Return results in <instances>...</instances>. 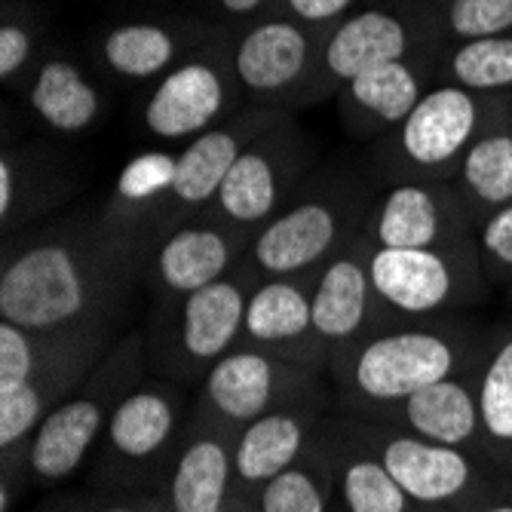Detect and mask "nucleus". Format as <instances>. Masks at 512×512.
<instances>
[{"label": "nucleus", "mask_w": 512, "mask_h": 512, "mask_svg": "<svg viewBox=\"0 0 512 512\" xmlns=\"http://www.w3.org/2000/svg\"><path fill=\"white\" fill-rule=\"evenodd\" d=\"M151 249L105 218L89 230H53L7 243L0 319L28 332H111Z\"/></svg>", "instance_id": "obj_1"}, {"label": "nucleus", "mask_w": 512, "mask_h": 512, "mask_svg": "<svg viewBox=\"0 0 512 512\" xmlns=\"http://www.w3.org/2000/svg\"><path fill=\"white\" fill-rule=\"evenodd\" d=\"M482 335L457 316L396 319L335 353L329 371L350 417L378 424L424 387L467 375Z\"/></svg>", "instance_id": "obj_2"}, {"label": "nucleus", "mask_w": 512, "mask_h": 512, "mask_svg": "<svg viewBox=\"0 0 512 512\" xmlns=\"http://www.w3.org/2000/svg\"><path fill=\"white\" fill-rule=\"evenodd\" d=\"M145 338L126 335L89 371V378L62 399L25 445V473L34 485H59L71 479L89 454H96L117 402L142 381Z\"/></svg>", "instance_id": "obj_3"}, {"label": "nucleus", "mask_w": 512, "mask_h": 512, "mask_svg": "<svg viewBox=\"0 0 512 512\" xmlns=\"http://www.w3.org/2000/svg\"><path fill=\"white\" fill-rule=\"evenodd\" d=\"M194 408L175 384L138 381L114 408L96 448V479L105 488L142 494L163 488Z\"/></svg>", "instance_id": "obj_4"}, {"label": "nucleus", "mask_w": 512, "mask_h": 512, "mask_svg": "<svg viewBox=\"0 0 512 512\" xmlns=\"http://www.w3.org/2000/svg\"><path fill=\"white\" fill-rule=\"evenodd\" d=\"M258 283L243 261L218 283L163 301L151 322V353L175 381H203L206 371L243 344L246 304Z\"/></svg>", "instance_id": "obj_5"}, {"label": "nucleus", "mask_w": 512, "mask_h": 512, "mask_svg": "<svg viewBox=\"0 0 512 512\" xmlns=\"http://www.w3.org/2000/svg\"><path fill=\"white\" fill-rule=\"evenodd\" d=\"M371 283L396 319H439L473 307L491 289L476 240L436 249H371Z\"/></svg>", "instance_id": "obj_6"}, {"label": "nucleus", "mask_w": 512, "mask_h": 512, "mask_svg": "<svg viewBox=\"0 0 512 512\" xmlns=\"http://www.w3.org/2000/svg\"><path fill=\"white\" fill-rule=\"evenodd\" d=\"M356 424L417 509L460 512L494 473L503 470L482 454L439 445L387 424H368V421H356Z\"/></svg>", "instance_id": "obj_7"}, {"label": "nucleus", "mask_w": 512, "mask_h": 512, "mask_svg": "<svg viewBox=\"0 0 512 512\" xmlns=\"http://www.w3.org/2000/svg\"><path fill=\"white\" fill-rule=\"evenodd\" d=\"M313 396H319L316 368L240 344L206 371L194 408L230 430H243L273 408Z\"/></svg>", "instance_id": "obj_8"}, {"label": "nucleus", "mask_w": 512, "mask_h": 512, "mask_svg": "<svg viewBox=\"0 0 512 512\" xmlns=\"http://www.w3.org/2000/svg\"><path fill=\"white\" fill-rule=\"evenodd\" d=\"M365 218V209L341 200L310 197L292 203L255 230L246 264L258 279L310 276L362 234Z\"/></svg>", "instance_id": "obj_9"}, {"label": "nucleus", "mask_w": 512, "mask_h": 512, "mask_svg": "<svg viewBox=\"0 0 512 512\" xmlns=\"http://www.w3.org/2000/svg\"><path fill=\"white\" fill-rule=\"evenodd\" d=\"M252 234L221 221L212 212L181 221L154 246L148 258V283L157 304L194 295L246 261Z\"/></svg>", "instance_id": "obj_10"}, {"label": "nucleus", "mask_w": 512, "mask_h": 512, "mask_svg": "<svg viewBox=\"0 0 512 512\" xmlns=\"http://www.w3.org/2000/svg\"><path fill=\"white\" fill-rule=\"evenodd\" d=\"M365 240L371 249H436L476 240V224L460 191L430 181H405L368 212Z\"/></svg>", "instance_id": "obj_11"}, {"label": "nucleus", "mask_w": 512, "mask_h": 512, "mask_svg": "<svg viewBox=\"0 0 512 512\" xmlns=\"http://www.w3.org/2000/svg\"><path fill=\"white\" fill-rule=\"evenodd\" d=\"M387 322L393 319L371 283V243L356 234L313 276V335L332 362L335 353Z\"/></svg>", "instance_id": "obj_12"}, {"label": "nucleus", "mask_w": 512, "mask_h": 512, "mask_svg": "<svg viewBox=\"0 0 512 512\" xmlns=\"http://www.w3.org/2000/svg\"><path fill=\"white\" fill-rule=\"evenodd\" d=\"M313 276L258 279L246 304L243 344L316 371L329 368V353L313 335Z\"/></svg>", "instance_id": "obj_13"}, {"label": "nucleus", "mask_w": 512, "mask_h": 512, "mask_svg": "<svg viewBox=\"0 0 512 512\" xmlns=\"http://www.w3.org/2000/svg\"><path fill=\"white\" fill-rule=\"evenodd\" d=\"M237 430L194 408L169 476L160 488L166 512H218L234 494Z\"/></svg>", "instance_id": "obj_14"}, {"label": "nucleus", "mask_w": 512, "mask_h": 512, "mask_svg": "<svg viewBox=\"0 0 512 512\" xmlns=\"http://www.w3.org/2000/svg\"><path fill=\"white\" fill-rule=\"evenodd\" d=\"M479 92L463 86H439L417 102L399 123V151L417 172H442L460 166L467 148L485 132Z\"/></svg>", "instance_id": "obj_15"}, {"label": "nucleus", "mask_w": 512, "mask_h": 512, "mask_svg": "<svg viewBox=\"0 0 512 512\" xmlns=\"http://www.w3.org/2000/svg\"><path fill=\"white\" fill-rule=\"evenodd\" d=\"M319 396L273 408L237 430L234 485L243 497H255L273 476L298 463L319 436Z\"/></svg>", "instance_id": "obj_16"}, {"label": "nucleus", "mask_w": 512, "mask_h": 512, "mask_svg": "<svg viewBox=\"0 0 512 512\" xmlns=\"http://www.w3.org/2000/svg\"><path fill=\"white\" fill-rule=\"evenodd\" d=\"M378 424L488 457L485 442H482V417H479V402H476L470 371L408 396Z\"/></svg>", "instance_id": "obj_17"}, {"label": "nucleus", "mask_w": 512, "mask_h": 512, "mask_svg": "<svg viewBox=\"0 0 512 512\" xmlns=\"http://www.w3.org/2000/svg\"><path fill=\"white\" fill-rule=\"evenodd\" d=\"M325 439L335 460L338 512H417L353 417L341 424H325Z\"/></svg>", "instance_id": "obj_18"}, {"label": "nucleus", "mask_w": 512, "mask_h": 512, "mask_svg": "<svg viewBox=\"0 0 512 512\" xmlns=\"http://www.w3.org/2000/svg\"><path fill=\"white\" fill-rule=\"evenodd\" d=\"M224 108V80L209 62H188L169 71L145 108V123L157 138L178 142L203 135Z\"/></svg>", "instance_id": "obj_19"}, {"label": "nucleus", "mask_w": 512, "mask_h": 512, "mask_svg": "<svg viewBox=\"0 0 512 512\" xmlns=\"http://www.w3.org/2000/svg\"><path fill=\"white\" fill-rule=\"evenodd\" d=\"M243 151L246 148L234 129H206L178 154L175 184L166 200L160 240L169 234V230H175L181 221L209 212L227 172L234 169V163L240 160Z\"/></svg>", "instance_id": "obj_20"}, {"label": "nucleus", "mask_w": 512, "mask_h": 512, "mask_svg": "<svg viewBox=\"0 0 512 512\" xmlns=\"http://www.w3.org/2000/svg\"><path fill=\"white\" fill-rule=\"evenodd\" d=\"M470 381L482 417V442L488 460L512 470V322L482 335Z\"/></svg>", "instance_id": "obj_21"}, {"label": "nucleus", "mask_w": 512, "mask_h": 512, "mask_svg": "<svg viewBox=\"0 0 512 512\" xmlns=\"http://www.w3.org/2000/svg\"><path fill=\"white\" fill-rule=\"evenodd\" d=\"M408 53V28L402 19L368 10L353 19H347L325 43V68L335 80L353 83L371 68H381L390 62H402Z\"/></svg>", "instance_id": "obj_22"}, {"label": "nucleus", "mask_w": 512, "mask_h": 512, "mask_svg": "<svg viewBox=\"0 0 512 512\" xmlns=\"http://www.w3.org/2000/svg\"><path fill=\"white\" fill-rule=\"evenodd\" d=\"M310 59V37L292 22H264L237 46V74L255 92L292 86Z\"/></svg>", "instance_id": "obj_23"}, {"label": "nucleus", "mask_w": 512, "mask_h": 512, "mask_svg": "<svg viewBox=\"0 0 512 512\" xmlns=\"http://www.w3.org/2000/svg\"><path fill=\"white\" fill-rule=\"evenodd\" d=\"M279 200H283V175H279L276 160L261 148H246L234 169L227 172L209 212L255 234L264 221L283 209Z\"/></svg>", "instance_id": "obj_24"}, {"label": "nucleus", "mask_w": 512, "mask_h": 512, "mask_svg": "<svg viewBox=\"0 0 512 512\" xmlns=\"http://www.w3.org/2000/svg\"><path fill=\"white\" fill-rule=\"evenodd\" d=\"M255 512H332L335 509V460L325 424L316 442L289 470L273 476L255 497H249Z\"/></svg>", "instance_id": "obj_25"}, {"label": "nucleus", "mask_w": 512, "mask_h": 512, "mask_svg": "<svg viewBox=\"0 0 512 512\" xmlns=\"http://www.w3.org/2000/svg\"><path fill=\"white\" fill-rule=\"evenodd\" d=\"M457 191L473 224L512 203V129H485L457 169Z\"/></svg>", "instance_id": "obj_26"}, {"label": "nucleus", "mask_w": 512, "mask_h": 512, "mask_svg": "<svg viewBox=\"0 0 512 512\" xmlns=\"http://www.w3.org/2000/svg\"><path fill=\"white\" fill-rule=\"evenodd\" d=\"M31 108L59 132H80L99 117V92L71 62H46L31 86Z\"/></svg>", "instance_id": "obj_27"}, {"label": "nucleus", "mask_w": 512, "mask_h": 512, "mask_svg": "<svg viewBox=\"0 0 512 512\" xmlns=\"http://www.w3.org/2000/svg\"><path fill=\"white\" fill-rule=\"evenodd\" d=\"M105 59L117 74L145 80L172 65L175 37L163 25H151V22L120 25L105 37Z\"/></svg>", "instance_id": "obj_28"}, {"label": "nucleus", "mask_w": 512, "mask_h": 512, "mask_svg": "<svg viewBox=\"0 0 512 512\" xmlns=\"http://www.w3.org/2000/svg\"><path fill=\"white\" fill-rule=\"evenodd\" d=\"M350 99L371 117L384 123H402L424 96L417 74L405 62H390L356 77L350 83Z\"/></svg>", "instance_id": "obj_29"}, {"label": "nucleus", "mask_w": 512, "mask_h": 512, "mask_svg": "<svg viewBox=\"0 0 512 512\" xmlns=\"http://www.w3.org/2000/svg\"><path fill=\"white\" fill-rule=\"evenodd\" d=\"M457 86L470 92H500L512 86V34L463 40L451 56Z\"/></svg>", "instance_id": "obj_30"}, {"label": "nucleus", "mask_w": 512, "mask_h": 512, "mask_svg": "<svg viewBox=\"0 0 512 512\" xmlns=\"http://www.w3.org/2000/svg\"><path fill=\"white\" fill-rule=\"evenodd\" d=\"M476 249L488 286L512 289V203L476 224Z\"/></svg>", "instance_id": "obj_31"}, {"label": "nucleus", "mask_w": 512, "mask_h": 512, "mask_svg": "<svg viewBox=\"0 0 512 512\" xmlns=\"http://www.w3.org/2000/svg\"><path fill=\"white\" fill-rule=\"evenodd\" d=\"M448 28L463 40L512 34V0H451Z\"/></svg>", "instance_id": "obj_32"}, {"label": "nucleus", "mask_w": 512, "mask_h": 512, "mask_svg": "<svg viewBox=\"0 0 512 512\" xmlns=\"http://www.w3.org/2000/svg\"><path fill=\"white\" fill-rule=\"evenodd\" d=\"M460 512H512V473H494Z\"/></svg>", "instance_id": "obj_33"}, {"label": "nucleus", "mask_w": 512, "mask_h": 512, "mask_svg": "<svg viewBox=\"0 0 512 512\" xmlns=\"http://www.w3.org/2000/svg\"><path fill=\"white\" fill-rule=\"evenodd\" d=\"M31 56V37L19 25H4L0 28V77L10 80L13 74L22 71V65Z\"/></svg>", "instance_id": "obj_34"}, {"label": "nucleus", "mask_w": 512, "mask_h": 512, "mask_svg": "<svg viewBox=\"0 0 512 512\" xmlns=\"http://www.w3.org/2000/svg\"><path fill=\"white\" fill-rule=\"evenodd\" d=\"M353 0H289V10L304 22H325L341 16Z\"/></svg>", "instance_id": "obj_35"}, {"label": "nucleus", "mask_w": 512, "mask_h": 512, "mask_svg": "<svg viewBox=\"0 0 512 512\" xmlns=\"http://www.w3.org/2000/svg\"><path fill=\"white\" fill-rule=\"evenodd\" d=\"M96 512H166L163 500L157 497H142V494H135L132 500H114L111 506H102Z\"/></svg>", "instance_id": "obj_36"}, {"label": "nucleus", "mask_w": 512, "mask_h": 512, "mask_svg": "<svg viewBox=\"0 0 512 512\" xmlns=\"http://www.w3.org/2000/svg\"><path fill=\"white\" fill-rule=\"evenodd\" d=\"M261 4H264V0H221V7H224L227 13H237V16L252 13V10H258Z\"/></svg>", "instance_id": "obj_37"}, {"label": "nucleus", "mask_w": 512, "mask_h": 512, "mask_svg": "<svg viewBox=\"0 0 512 512\" xmlns=\"http://www.w3.org/2000/svg\"><path fill=\"white\" fill-rule=\"evenodd\" d=\"M218 512H255V506H252L249 497H243V494L234 488V494H230V500H227Z\"/></svg>", "instance_id": "obj_38"}, {"label": "nucleus", "mask_w": 512, "mask_h": 512, "mask_svg": "<svg viewBox=\"0 0 512 512\" xmlns=\"http://www.w3.org/2000/svg\"><path fill=\"white\" fill-rule=\"evenodd\" d=\"M62 512H92V509H83V506H68V509H62Z\"/></svg>", "instance_id": "obj_39"}, {"label": "nucleus", "mask_w": 512, "mask_h": 512, "mask_svg": "<svg viewBox=\"0 0 512 512\" xmlns=\"http://www.w3.org/2000/svg\"><path fill=\"white\" fill-rule=\"evenodd\" d=\"M417 512H454V509H417Z\"/></svg>", "instance_id": "obj_40"}, {"label": "nucleus", "mask_w": 512, "mask_h": 512, "mask_svg": "<svg viewBox=\"0 0 512 512\" xmlns=\"http://www.w3.org/2000/svg\"><path fill=\"white\" fill-rule=\"evenodd\" d=\"M506 298H509V307H512V289H506Z\"/></svg>", "instance_id": "obj_41"}, {"label": "nucleus", "mask_w": 512, "mask_h": 512, "mask_svg": "<svg viewBox=\"0 0 512 512\" xmlns=\"http://www.w3.org/2000/svg\"><path fill=\"white\" fill-rule=\"evenodd\" d=\"M332 512H338V509H332Z\"/></svg>", "instance_id": "obj_42"}, {"label": "nucleus", "mask_w": 512, "mask_h": 512, "mask_svg": "<svg viewBox=\"0 0 512 512\" xmlns=\"http://www.w3.org/2000/svg\"><path fill=\"white\" fill-rule=\"evenodd\" d=\"M509 473H512V470H509Z\"/></svg>", "instance_id": "obj_43"}]
</instances>
